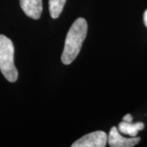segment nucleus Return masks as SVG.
Segmentation results:
<instances>
[{
	"label": "nucleus",
	"mask_w": 147,
	"mask_h": 147,
	"mask_svg": "<svg viewBox=\"0 0 147 147\" xmlns=\"http://www.w3.org/2000/svg\"><path fill=\"white\" fill-rule=\"evenodd\" d=\"M21 9L34 20L40 18L42 11V0H20Z\"/></svg>",
	"instance_id": "39448f33"
},
{
	"label": "nucleus",
	"mask_w": 147,
	"mask_h": 147,
	"mask_svg": "<svg viewBox=\"0 0 147 147\" xmlns=\"http://www.w3.org/2000/svg\"><path fill=\"white\" fill-rule=\"evenodd\" d=\"M0 70L7 80L14 83L18 71L14 63V46L10 38L0 34Z\"/></svg>",
	"instance_id": "f03ea898"
},
{
	"label": "nucleus",
	"mask_w": 147,
	"mask_h": 147,
	"mask_svg": "<svg viewBox=\"0 0 147 147\" xmlns=\"http://www.w3.org/2000/svg\"><path fill=\"white\" fill-rule=\"evenodd\" d=\"M88 33V23L84 18H78L69 30L65 41L61 61L69 65L78 57Z\"/></svg>",
	"instance_id": "f257e3e1"
},
{
	"label": "nucleus",
	"mask_w": 147,
	"mask_h": 147,
	"mask_svg": "<svg viewBox=\"0 0 147 147\" xmlns=\"http://www.w3.org/2000/svg\"><path fill=\"white\" fill-rule=\"evenodd\" d=\"M143 19H144V23L146 25V26L147 27V10L144 12V16H143Z\"/></svg>",
	"instance_id": "1a4fd4ad"
},
{
	"label": "nucleus",
	"mask_w": 147,
	"mask_h": 147,
	"mask_svg": "<svg viewBox=\"0 0 147 147\" xmlns=\"http://www.w3.org/2000/svg\"><path fill=\"white\" fill-rule=\"evenodd\" d=\"M66 0H49V12L53 19H57L62 12Z\"/></svg>",
	"instance_id": "0eeeda50"
},
{
	"label": "nucleus",
	"mask_w": 147,
	"mask_h": 147,
	"mask_svg": "<svg viewBox=\"0 0 147 147\" xmlns=\"http://www.w3.org/2000/svg\"><path fill=\"white\" fill-rule=\"evenodd\" d=\"M141 141V137H127L121 136L116 127H112L108 136V143L111 147H133Z\"/></svg>",
	"instance_id": "20e7f679"
},
{
	"label": "nucleus",
	"mask_w": 147,
	"mask_h": 147,
	"mask_svg": "<svg viewBox=\"0 0 147 147\" xmlns=\"http://www.w3.org/2000/svg\"><path fill=\"white\" fill-rule=\"evenodd\" d=\"M108 136L103 131H96L85 135L71 145L72 147H104L106 146Z\"/></svg>",
	"instance_id": "7ed1b4c3"
},
{
	"label": "nucleus",
	"mask_w": 147,
	"mask_h": 147,
	"mask_svg": "<svg viewBox=\"0 0 147 147\" xmlns=\"http://www.w3.org/2000/svg\"><path fill=\"white\" fill-rule=\"evenodd\" d=\"M144 123L142 122H137L135 123H132L131 122H125L123 121L119 123L118 130L121 133L128 135L131 137H137V133L139 131H142L144 129Z\"/></svg>",
	"instance_id": "423d86ee"
},
{
	"label": "nucleus",
	"mask_w": 147,
	"mask_h": 147,
	"mask_svg": "<svg viewBox=\"0 0 147 147\" xmlns=\"http://www.w3.org/2000/svg\"><path fill=\"white\" fill-rule=\"evenodd\" d=\"M132 119H133V118L130 114H127L126 115L123 116V120L125 122H132Z\"/></svg>",
	"instance_id": "6e6552de"
}]
</instances>
